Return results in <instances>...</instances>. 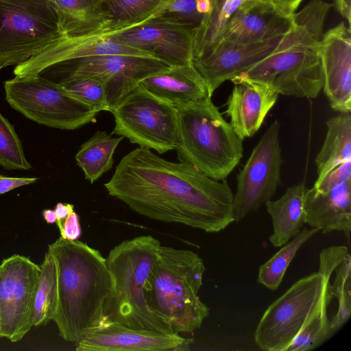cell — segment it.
Here are the masks:
<instances>
[{
	"label": "cell",
	"instance_id": "obj_12",
	"mask_svg": "<svg viewBox=\"0 0 351 351\" xmlns=\"http://www.w3.org/2000/svg\"><path fill=\"white\" fill-rule=\"evenodd\" d=\"M280 129L279 121H274L237 174L233 195L234 221H241L271 199L280 184L283 159Z\"/></svg>",
	"mask_w": 351,
	"mask_h": 351
},
{
	"label": "cell",
	"instance_id": "obj_11",
	"mask_svg": "<svg viewBox=\"0 0 351 351\" xmlns=\"http://www.w3.org/2000/svg\"><path fill=\"white\" fill-rule=\"evenodd\" d=\"M169 66L154 58L109 54L56 64L35 75L55 83L75 76L94 77L104 84L110 108L134 89L142 79Z\"/></svg>",
	"mask_w": 351,
	"mask_h": 351
},
{
	"label": "cell",
	"instance_id": "obj_25",
	"mask_svg": "<svg viewBox=\"0 0 351 351\" xmlns=\"http://www.w3.org/2000/svg\"><path fill=\"white\" fill-rule=\"evenodd\" d=\"M326 123L324 141L315 160L317 173L315 182L336 166L351 160V113L339 112Z\"/></svg>",
	"mask_w": 351,
	"mask_h": 351
},
{
	"label": "cell",
	"instance_id": "obj_36",
	"mask_svg": "<svg viewBox=\"0 0 351 351\" xmlns=\"http://www.w3.org/2000/svg\"><path fill=\"white\" fill-rule=\"evenodd\" d=\"M351 180V160L343 162L332 169L313 188L324 190L338 183Z\"/></svg>",
	"mask_w": 351,
	"mask_h": 351
},
{
	"label": "cell",
	"instance_id": "obj_15",
	"mask_svg": "<svg viewBox=\"0 0 351 351\" xmlns=\"http://www.w3.org/2000/svg\"><path fill=\"white\" fill-rule=\"evenodd\" d=\"M109 54L156 58L150 53L127 46L110 33L82 36H61L40 53L16 66L13 73L15 76L35 75L43 69L56 64Z\"/></svg>",
	"mask_w": 351,
	"mask_h": 351
},
{
	"label": "cell",
	"instance_id": "obj_14",
	"mask_svg": "<svg viewBox=\"0 0 351 351\" xmlns=\"http://www.w3.org/2000/svg\"><path fill=\"white\" fill-rule=\"evenodd\" d=\"M110 34L127 46L150 53L169 66L189 64L193 60V29L173 20L157 16Z\"/></svg>",
	"mask_w": 351,
	"mask_h": 351
},
{
	"label": "cell",
	"instance_id": "obj_35",
	"mask_svg": "<svg viewBox=\"0 0 351 351\" xmlns=\"http://www.w3.org/2000/svg\"><path fill=\"white\" fill-rule=\"evenodd\" d=\"M157 16L180 22L194 29L204 16L197 9V0H165L153 18Z\"/></svg>",
	"mask_w": 351,
	"mask_h": 351
},
{
	"label": "cell",
	"instance_id": "obj_16",
	"mask_svg": "<svg viewBox=\"0 0 351 351\" xmlns=\"http://www.w3.org/2000/svg\"><path fill=\"white\" fill-rule=\"evenodd\" d=\"M282 36L251 43L221 40L210 52L193 58V64L205 81L210 96L223 82L231 80L270 56Z\"/></svg>",
	"mask_w": 351,
	"mask_h": 351
},
{
	"label": "cell",
	"instance_id": "obj_31",
	"mask_svg": "<svg viewBox=\"0 0 351 351\" xmlns=\"http://www.w3.org/2000/svg\"><path fill=\"white\" fill-rule=\"evenodd\" d=\"M335 278L330 285V292L338 302L335 315L329 321L331 337L349 319L351 315V259L348 253L336 267Z\"/></svg>",
	"mask_w": 351,
	"mask_h": 351
},
{
	"label": "cell",
	"instance_id": "obj_10",
	"mask_svg": "<svg viewBox=\"0 0 351 351\" xmlns=\"http://www.w3.org/2000/svg\"><path fill=\"white\" fill-rule=\"evenodd\" d=\"M108 111L115 122L112 134L159 154L176 149L178 127L175 106L139 85Z\"/></svg>",
	"mask_w": 351,
	"mask_h": 351
},
{
	"label": "cell",
	"instance_id": "obj_1",
	"mask_svg": "<svg viewBox=\"0 0 351 351\" xmlns=\"http://www.w3.org/2000/svg\"><path fill=\"white\" fill-rule=\"evenodd\" d=\"M104 186L110 195L153 220L208 233L234 221L226 179L215 180L187 162L167 160L149 149L139 147L124 156Z\"/></svg>",
	"mask_w": 351,
	"mask_h": 351
},
{
	"label": "cell",
	"instance_id": "obj_37",
	"mask_svg": "<svg viewBox=\"0 0 351 351\" xmlns=\"http://www.w3.org/2000/svg\"><path fill=\"white\" fill-rule=\"evenodd\" d=\"M60 237L64 239L77 240L82 234L79 215L73 211L64 221L61 230Z\"/></svg>",
	"mask_w": 351,
	"mask_h": 351
},
{
	"label": "cell",
	"instance_id": "obj_41",
	"mask_svg": "<svg viewBox=\"0 0 351 351\" xmlns=\"http://www.w3.org/2000/svg\"><path fill=\"white\" fill-rule=\"evenodd\" d=\"M334 3L337 10L350 25L351 0H334Z\"/></svg>",
	"mask_w": 351,
	"mask_h": 351
},
{
	"label": "cell",
	"instance_id": "obj_18",
	"mask_svg": "<svg viewBox=\"0 0 351 351\" xmlns=\"http://www.w3.org/2000/svg\"><path fill=\"white\" fill-rule=\"evenodd\" d=\"M323 90L331 108L351 112V32L341 23L324 34L319 45Z\"/></svg>",
	"mask_w": 351,
	"mask_h": 351
},
{
	"label": "cell",
	"instance_id": "obj_43",
	"mask_svg": "<svg viewBox=\"0 0 351 351\" xmlns=\"http://www.w3.org/2000/svg\"><path fill=\"white\" fill-rule=\"evenodd\" d=\"M270 0H244V2L242 4H252L258 2L267 1Z\"/></svg>",
	"mask_w": 351,
	"mask_h": 351
},
{
	"label": "cell",
	"instance_id": "obj_34",
	"mask_svg": "<svg viewBox=\"0 0 351 351\" xmlns=\"http://www.w3.org/2000/svg\"><path fill=\"white\" fill-rule=\"evenodd\" d=\"M327 311L305 326L295 336L287 351H310L320 346L330 337Z\"/></svg>",
	"mask_w": 351,
	"mask_h": 351
},
{
	"label": "cell",
	"instance_id": "obj_33",
	"mask_svg": "<svg viewBox=\"0 0 351 351\" xmlns=\"http://www.w3.org/2000/svg\"><path fill=\"white\" fill-rule=\"evenodd\" d=\"M91 106L97 112L108 110L106 88L102 82L88 76H75L57 83Z\"/></svg>",
	"mask_w": 351,
	"mask_h": 351
},
{
	"label": "cell",
	"instance_id": "obj_5",
	"mask_svg": "<svg viewBox=\"0 0 351 351\" xmlns=\"http://www.w3.org/2000/svg\"><path fill=\"white\" fill-rule=\"evenodd\" d=\"M160 245L154 237L142 235L124 240L110 251L106 260L113 284L101 326L117 322L134 329L173 333L168 323L149 309L145 299V282Z\"/></svg>",
	"mask_w": 351,
	"mask_h": 351
},
{
	"label": "cell",
	"instance_id": "obj_9",
	"mask_svg": "<svg viewBox=\"0 0 351 351\" xmlns=\"http://www.w3.org/2000/svg\"><path fill=\"white\" fill-rule=\"evenodd\" d=\"M52 0H0V65L18 66L60 37Z\"/></svg>",
	"mask_w": 351,
	"mask_h": 351
},
{
	"label": "cell",
	"instance_id": "obj_26",
	"mask_svg": "<svg viewBox=\"0 0 351 351\" xmlns=\"http://www.w3.org/2000/svg\"><path fill=\"white\" fill-rule=\"evenodd\" d=\"M123 138L98 130L81 145L75 159L86 180L93 184L112 169L114 152Z\"/></svg>",
	"mask_w": 351,
	"mask_h": 351
},
{
	"label": "cell",
	"instance_id": "obj_21",
	"mask_svg": "<svg viewBox=\"0 0 351 351\" xmlns=\"http://www.w3.org/2000/svg\"><path fill=\"white\" fill-rule=\"evenodd\" d=\"M304 222L323 233L342 232L350 243L351 180L319 190L307 189L304 204Z\"/></svg>",
	"mask_w": 351,
	"mask_h": 351
},
{
	"label": "cell",
	"instance_id": "obj_17",
	"mask_svg": "<svg viewBox=\"0 0 351 351\" xmlns=\"http://www.w3.org/2000/svg\"><path fill=\"white\" fill-rule=\"evenodd\" d=\"M193 339L179 334L134 329L108 322L76 343L77 351H186Z\"/></svg>",
	"mask_w": 351,
	"mask_h": 351
},
{
	"label": "cell",
	"instance_id": "obj_3",
	"mask_svg": "<svg viewBox=\"0 0 351 351\" xmlns=\"http://www.w3.org/2000/svg\"><path fill=\"white\" fill-rule=\"evenodd\" d=\"M206 269L202 258L191 250L160 247L145 282V299L174 334L193 332L209 315L198 295Z\"/></svg>",
	"mask_w": 351,
	"mask_h": 351
},
{
	"label": "cell",
	"instance_id": "obj_22",
	"mask_svg": "<svg viewBox=\"0 0 351 351\" xmlns=\"http://www.w3.org/2000/svg\"><path fill=\"white\" fill-rule=\"evenodd\" d=\"M138 85L173 106L210 96L206 84L193 62L170 66L163 71L144 77L138 82Z\"/></svg>",
	"mask_w": 351,
	"mask_h": 351
},
{
	"label": "cell",
	"instance_id": "obj_13",
	"mask_svg": "<svg viewBox=\"0 0 351 351\" xmlns=\"http://www.w3.org/2000/svg\"><path fill=\"white\" fill-rule=\"evenodd\" d=\"M40 265L29 258L13 254L0 264L1 334L18 342L34 326V301Z\"/></svg>",
	"mask_w": 351,
	"mask_h": 351
},
{
	"label": "cell",
	"instance_id": "obj_20",
	"mask_svg": "<svg viewBox=\"0 0 351 351\" xmlns=\"http://www.w3.org/2000/svg\"><path fill=\"white\" fill-rule=\"evenodd\" d=\"M291 25V16L280 13L271 1L241 4L228 21L221 40L237 43L268 40L284 36Z\"/></svg>",
	"mask_w": 351,
	"mask_h": 351
},
{
	"label": "cell",
	"instance_id": "obj_42",
	"mask_svg": "<svg viewBox=\"0 0 351 351\" xmlns=\"http://www.w3.org/2000/svg\"><path fill=\"white\" fill-rule=\"evenodd\" d=\"M42 215L45 221L49 224L56 223V215L54 210L45 209L42 212Z\"/></svg>",
	"mask_w": 351,
	"mask_h": 351
},
{
	"label": "cell",
	"instance_id": "obj_8",
	"mask_svg": "<svg viewBox=\"0 0 351 351\" xmlns=\"http://www.w3.org/2000/svg\"><path fill=\"white\" fill-rule=\"evenodd\" d=\"M9 105L41 125L73 130L95 121L98 113L59 84L38 75L15 76L4 82Z\"/></svg>",
	"mask_w": 351,
	"mask_h": 351
},
{
	"label": "cell",
	"instance_id": "obj_24",
	"mask_svg": "<svg viewBox=\"0 0 351 351\" xmlns=\"http://www.w3.org/2000/svg\"><path fill=\"white\" fill-rule=\"evenodd\" d=\"M307 189L304 183L293 185L279 199L265 203L272 221L273 233L269 239L274 247L282 246L304 227V204Z\"/></svg>",
	"mask_w": 351,
	"mask_h": 351
},
{
	"label": "cell",
	"instance_id": "obj_38",
	"mask_svg": "<svg viewBox=\"0 0 351 351\" xmlns=\"http://www.w3.org/2000/svg\"><path fill=\"white\" fill-rule=\"evenodd\" d=\"M38 180L36 177H10L0 174V195L33 184Z\"/></svg>",
	"mask_w": 351,
	"mask_h": 351
},
{
	"label": "cell",
	"instance_id": "obj_44",
	"mask_svg": "<svg viewBox=\"0 0 351 351\" xmlns=\"http://www.w3.org/2000/svg\"><path fill=\"white\" fill-rule=\"evenodd\" d=\"M3 338V337L1 336V312H0V339Z\"/></svg>",
	"mask_w": 351,
	"mask_h": 351
},
{
	"label": "cell",
	"instance_id": "obj_39",
	"mask_svg": "<svg viewBox=\"0 0 351 351\" xmlns=\"http://www.w3.org/2000/svg\"><path fill=\"white\" fill-rule=\"evenodd\" d=\"M282 14L291 17L302 0H270Z\"/></svg>",
	"mask_w": 351,
	"mask_h": 351
},
{
	"label": "cell",
	"instance_id": "obj_27",
	"mask_svg": "<svg viewBox=\"0 0 351 351\" xmlns=\"http://www.w3.org/2000/svg\"><path fill=\"white\" fill-rule=\"evenodd\" d=\"M211 10L193 29V58L210 52L221 40L232 15L244 0H213Z\"/></svg>",
	"mask_w": 351,
	"mask_h": 351
},
{
	"label": "cell",
	"instance_id": "obj_6",
	"mask_svg": "<svg viewBox=\"0 0 351 351\" xmlns=\"http://www.w3.org/2000/svg\"><path fill=\"white\" fill-rule=\"evenodd\" d=\"M180 162H187L215 180H223L243 157V143L210 96L174 106Z\"/></svg>",
	"mask_w": 351,
	"mask_h": 351
},
{
	"label": "cell",
	"instance_id": "obj_2",
	"mask_svg": "<svg viewBox=\"0 0 351 351\" xmlns=\"http://www.w3.org/2000/svg\"><path fill=\"white\" fill-rule=\"evenodd\" d=\"M57 268L58 301L53 321L60 336L77 343L103 321L113 280L101 252L60 237L48 245Z\"/></svg>",
	"mask_w": 351,
	"mask_h": 351
},
{
	"label": "cell",
	"instance_id": "obj_29",
	"mask_svg": "<svg viewBox=\"0 0 351 351\" xmlns=\"http://www.w3.org/2000/svg\"><path fill=\"white\" fill-rule=\"evenodd\" d=\"M319 230L315 228L303 227L301 230L259 267L257 282L270 289L276 291L285 272L298 250Z\"/></svg>",
	"mask_w": 351,
	"mask_h": 351
},
{
	"label": "cell",
	"instance_id": "obj_19",
	"mask_svg": "<svg viewBox=\"0 0 351 351\" xmlns=\"http://www.w3.org/2000/svg\"><path fill=\"white\" fill-rule=\"evenodd\" d=\"M231 81L234 86L228 99L225 114L243 141L258 131L279 94L265 84L239 76Z\"/></svg>",
	"mask_w": 351,
	"mask_h": 351
},
{
	"label": "cell",
	"instance_id": "obj_32",
	"mask_svg": "<svg viewBox=\"0 0 351 351\" xmlns=\"http://www.w3.org/2000/svg\"><path fill=\"white\" fill-rule=\"evenodd\" d=\"M0 166L7 170H28L22 143L14 125L0 112Z\"/></svg>",
	"mask_w": 351,
	"mask_h": 351
},
{
	"label": "cell",
	"instance_id": "obj_4",
	"mask_svg": "<svg viewBox=\"0 0 351 351\" xmlns=\"http://www.w3.org/2000/svg\"><path fill=\"white\" fill-rule=\"evenodd\" d=\"M348 253L344 245L323 249L319 270L297 280L268 306L254 333L261 350L287 351L298 333L327 311L333 298L329 289L331 276Z\"/></svg>",
	"mask_w": 351,
	"mask_h": 351
},
{
	"label": "cell",
	"instance_id": "obj_45",
	"mask_svg": "<svg viewBox=\"0 0 351 351\" xmlns=\"http://www.w3.org/2000/svg\"><path fill=\"white\" fill-rule=\"evenodd\" d=\"M3 67L1 65H0V70H1V69H3Z\"/></svg>",
	"mask_w": 351,
	"mask_h": 351
},
{
	"label": "cell",
	"instance_id": "obj_23",
	"mask_svg": "<svg viewBox=\"0 0 351 351\" xmlns=\"http://www.w3.org/2000/svg\"><path fill=\"white\" fill-rule=\"evenodd\" d=\"M105 0H52L62 36L108 34L109 21L104 12Z\"/></svg>",
	"mask_w": 351,
	"mask_h": 351
},
{
	"label": "cell",
	"instance_id": "obj_7",
	"mask_svg": "<svg viewBox=\"0 0 351 351\" xmlns=\"http://www.w3.org/2000/svg\"><path fill=\"white\" fill-rule=\"evenodd\" d=\"M322 40L290 28L270 56L237 76L265 84L278 94L316 98L323 88Z\"/></svg>",
	"mask_w": 351,
	"mask_h": 351
},
{
	"label": "cell",
	"instance_id": "obj_28",
	"mask_svg": "<svg viewBox=\"0 0 351 351\" xmlns=\"http://www.w3.org/2000/svg\"><path fill=\"white\" fill-rule=\"evenodd\" d=\"M165 0H105L104 12L108 33L136 26L154 16Z\"/></svg>",
	"mask_w": 351,
	"mask_h": 351
},
{
	"label": "cell",
	"instance_id": "obj_30",
	"mask_svg": "<svg viewBox=\"0 0 351 351\" xmlns=\"http://www.w3.org/2000/svg\"><path fill=\"white\" fill-rule=\"evenodd\" d=\"M40 267V275L34 301V326H45L53 321L58 301L56 264L49 250Z\"/></svg>",
	"mask_w": 351,
	"mask_h": 351
},
{
	"label": "cell",
	"instance_id": "obj_40",
	"mask_svg": "<svg viewBox=\"0 0 351 351\" xmlns=\"http://www.w3.org/2000/svg\"><path fill=\"white\" fill-rule=\"evenodd\" d=\"M54 211L57 218L56 224L59 230H60L64 221L74 211V206L71 204L58 202L54 208Z\"/></svg>",
	"mask_w": 351,
	"mask_h": 351
}]
</instances>
